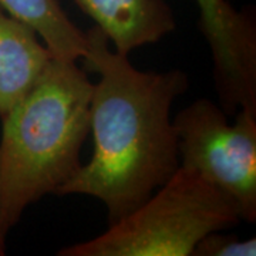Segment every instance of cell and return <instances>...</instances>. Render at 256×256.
Returning <instances> with one entry per match:
<instances>
[{
    "label": "cell",
    "mask_w": 256,
    "mask_h": 256,
    "mask_svg": "<svg viewBox=\"0 0 256 256\" xmlns=\"http://www.w3.org/2000/svg\"><path fill=\"white\" fill-rule=\"evenodd\" d=\"M84 33V68L98 74L90 106L94 151L57 195L100 200L114 224L142 205L180 168L171 107L186 92L188 77L181 70L141 72L128 56L111 48L96 24Z\"/></svg>",
    "instance_id": "6da1fadb"
},
{
    "label": "cell",
    "mask_w": 256,
    "mask_h": 256,
    "mask_svg": "<svg viewBox=\"0 0 256 256\" xmlns=\"http://www.w3.org/2000/svg\"><path fill=\"white\" fill-rule=\"evenodd\" d=\"M92 82L76 60L52 57L28 92L2 117L0 232L28 205L56 194L82 166L90 134Z\"/></svg>",
    "instance_id": "7a4b0ae2"
},
{
    "label": "cell",
    "mask_w": 256,
    "mask_h": 256,
    "mask_svg": "<svg viewBox=\"0 0 256 256\" xmlns=\"http://www.w3.org/2000/svg\"><path fill=\"white\" fill-rule=\"evenodd\" d=\"M240 220L234 200L196 171L180 166L142 205L97 238L58 256H190L205 235Z\"/></svg>",
    "instance_id": "3957f363"
},
{
    "label": "cell",
    "mask_w": 256,
    "mask_h": 256,
    "mask_svg": "<svg viewBox=\"0 0 256 256\" xmlns=\"http://www.w3.org/2000/svg\"><path fill=\"white\" fill-rule=\"evenodd\" d=\"M180 166L196 171L229 195L240 220H256V110L240 108L229 124L220 104L200 98L172 120Z\"/></svg>",
    "instance_id": "277c9868"
},
{
    "label": "cell",
    "mask_w": 256,
    "mask_h": 256,
    "mask_svg": "<svg viewBox=\"0 0 256 256\" xmlns=\"http://www.w3.org/2000/svg\"><path fill=\"white\" fill-rule=\"evenodd\" d=\"M96 26L128 56L138 47L152 44L175 30L172 9L165 0H74Z\"/></svg>",
    "instance_id": "5b68a950"
},
{
    "label": "cell",
    "mask_w": 256,
    "mask_h": 256,
    "mask_svg": "<svg viewBox=\"0 0 256 256\" xmlns=\"http://www.w3.org/2000/svg\"><path fill=\"white\" fill-rule=\"evenodd\" d=\"M52 57L33 28L0 6V118L28 92Z\"/></svg>",
    "instance_id": "8992f818"
},
{
    "label": "cell",
    "mask_w": 256,
    "mask_h": 256,
    "mask_svg": "<svg viewBox=\"0 0 256 256\" xmlns=\"http://www.w3.org/2000/svg\"><path fill=\"white\" fill-rule=\"evenodd\" d=\"M200 28L212 53L214 70L220 74L239 72L256 54L254 12H239L228 0H196Z\"/></svg>",
    "instance_id": "52a82bcc"
},
{
    "label": "cell",
    "mask_w": 256,
    "mask_h": 256,
    "mask_svg": "<svg viewBox=\"0 0 256 256\" xmlns=\"http://www.w3.org/2000/svg\"><path fill=\"white\" fill-rule=\"evenodd\" d=\"M0 6L33 28L56 58L77 62L86 54V33L57 0H0Z\"/></svg>",
    "instance_id": "ba28073f"
},
{
    "label": "cell",
    "mask_w": 256,
    "mask_h": 256,
    "mask_svg": "<svg viewBox=\"0 0 256 256\" xmlns=\"http://www.w3.org/2000/svg\"><path fill=\"white\" fill-rule=\"evenodd\" d=\"M194 256H255L256 239L242 240L235 235H225L220 230L210 232L196 244Z\"/></svg>",
    "instance_id": "9c48e42d"
},
{
    "label": "cell",
    "mask_w": 256,
    "mask_h": 256,
    "mask_svg": "<svg viewBox=\"0 0 256 256\" xmlns=\"http://www.w3.org/2000/svg\"><path fill=\"white\" fill-rule=\"evenodd\" d=\"M6 236L0 232V255H4V249H6Z\"/></svg>",
    "instance_id": "30bf717a"
}]
</instances>
